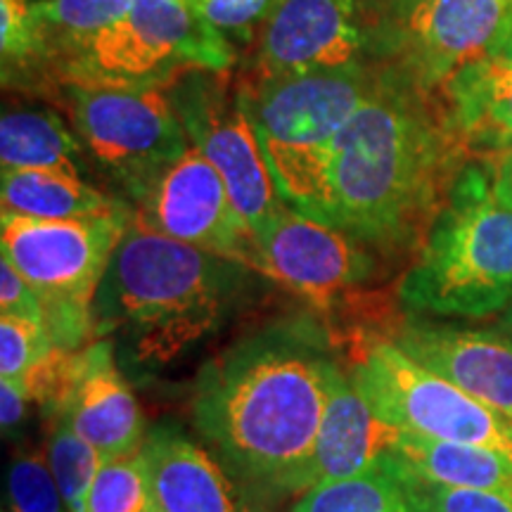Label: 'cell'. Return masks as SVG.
<instances>
[{"label": "cell", "mask_w": 512, "mask_h": 512, "mask_svg": "<svg viewBox=\"0 0 512 512\" xmlns=\"http://www.w3.org/2000/svg\"><path fill=\"white\" fill-rule=\"evenodd\" d=\"M339 370L316 318H275L204 363L192 420L238 482L261 494H299Z\"/></svg>", "instance_id": "obj_1"}, {"label": "cell", "mask_w": 512, "mask_h": 512, "mask_svg": "<svg viewBox=\"0 0 512 512\" xmlns=\"http://www.w3.org/2000/svg\"><path fill=\"white\" fill-rule=\"evenodd\" d=\"M465 143L430 88L389 64L332 143L313 219L399 249L432 226L463 171Z\"/></svg>", "instance_id": "obj_2"}, {"label": "cell", "mask_w": 512, "mask_h": 512, "mask_svg": "<svg viewBox=\"0 0 512 512\" xmlns=\"http://www.w3.org/2000/svg\"><path fill=\"white\" fill-rule=\"evenodd\" d=\"M245 264L152 230L133 214L93 302L95 339L117 337L136 368H162L226 323Z\"/></svg>", "instance_id": "obj_3"}, {"label": "cell", "mask_w": 512, "mask_h": 512, "mask_svg": "<svg viewBox=\"0 0 512 512\" xmlns=\"http://www.w3.org/2000/svg\"><path fill=\"white\" fill-rule=\"evenodd\" d=\"M415 313L486 318L512 304V207L484 164H465L401 283Z\"/></svg>", "instance_id": "obj_4"}, {"label": "cell", "mask_w": 512, "mask_h": 512, "mask_svg": "<svg viewBox=\"0 0 512 512\" xmlns=\"http://www.w3.org/2000/svg\"><path fill=\"white\" fill-rule=\"evenodd\" d=\"M380 67L328 69L259 79L242 88L266 166L285 204L316 214L332 143L373 95Z\"/></svg>", "instance_id": "obj_5"}, {"label": "cell", "mask_w": 512, "mask_h": 512, "mask_svg": "<svg viewBox=\"0 0 512 512\" xmlns=\"http://www.w3.org/2000/svg\"><path fill=\"white\" fill-rule=\"evenodd\" d=\"M131 221L126 207L81 219L0 216L3 256L36 292L55 349L79 351L95 337V294Z\"/></svg>", "instance_id": "obj_6"}, {"label": "cell", "mask_w": 512, "mask_h": 512, "mask_svg": "<svg viewBox=\"0 0 512 512\" xmlns=\"http://www.w3.org/2000/svg\"><path fill=\"white\" fill-rule=\"evenodd\" d=\"M233 48L197 5L133 0L131 10L69 64V83L164 88L190 72H226Z\"/></svg>", "instance_id": "obj_7"}, {"label": "cell", "mask_w": 512, "mask_h": 512, "mask_svg": "<svg viewBox=\"0 0 512 512\" xmlns=\"http://www.w3.org/2000/svg\"><path fill=\"white\" fill-rule=\"evenodd\" d=\"M349 375L396 430L486 448L512 460V422L456 382L420 366L392 339H368Z\"/></svg>", "instance_id": "obj_8"}, {"label": "cell", "mask_w": 512, "mask_h": 512, "mask_svg": "<svg viewBox=\"0 0 512 512\" xmlns=\"http://www.w3.org/2000/svg\"><path fill=\"white\" fill-rule=\"evenodd\" d=\"M67 91L88 152L133 195L192 147L164 88L69 83Z\"/></svg>", "instance_id": "obj_9"}, {"label": "cell", "mask_w": 512, "mask_h": 512, "mask_svg": "<svg viewBox=\"0 0 512 512\" xmlns=\"http://www.w3.org/2000/svg\"><path fill=\"white\" fill-rule=\"evenodd\" d=\"M512 0H384L373 34L382 64L444 88L465 64L494 50Z\"/></svg>", "instance_id": "obj_10"}, {"label": "cell", "mask_w": 512, "mask_h": 512, "mask_svg": "<svg viewBox=\"0 0 512 512\" xmlns=\"http://www.w3.org/2000/svg\"><path fill=\"white\" fill-rule=\"evenodd\" d=\"M223 72H190L174 83V107L190 145L216 166L254 238L290 209L275 188L242 91L230 93Z\"/></svg>", "instance_id": "obj_11"}, {"label": "cell", "mask_w": 512, "mask_h": 512, "mask_svg": "<svg viewBox=\"0 0 512 512\" xmlns=\"http://www.w3.org/2000/svg\"><path fill=\"white\" fill-rule=\"evenodd\" d=\"M136 216L152 230L204 252L256 268L259 247L254 233L230 197L216 166L190 147L164 166L136 195Z\"/></svg>", "instance_id": "obj_12"}, {"label": "cell", "mask_w": 512, "mask_h": 512, "mask_svg": "<svg viewBox=\"0 0 512 512\" xmlns=\"http://www.w3.org/2000/svg\"><path fill=\"white\" fill-rule=\"evenodd\" d=\"M256 247V271L318 306H328L342 292L366 283L375 268L368 245L294 209H285L256 238Z\"/></svg>", "instance_id": "obj_13"}, {"label": "cell", "mask_w": 512, "mask_h": 512, "mask_svg": "<svg viewBox=\"0 0 512 512\" xmlns=\"http://www.w3.org/2000/svg\"><path fill=\"white\" fill-rule=\"evenodd\" d=\"M370 43L358 0H278L261 27L259 76L356 67L366 64Z\"/></svg>", "instance_id": "obj_14"}, {"label": "cell", "mask_w": 512, "mask_h": 512, "mask_svg": "<svg viewBox=\"0 0 512 512\" xmlns=\"http://www.w3.org/2000/svg\"><path fill=\"white\" fill-rule=\"evenodd\" d=\"M48 420H64L102 460L131 456L145 439L143 413L131 384L119 373L114 342L95 339L64 358L62 392Z\"/></svg>", "instance_id": "obj_15"}, {"label": "cell", "mask_w": 512, "mask_h": 512, "mask_svg": "<svg viewBox=\"0 0 512 512\" xmlns=\"http://www.w3.org/2000/svg\"><path fill=\"white\" fill-rule=\"evenodd\" d=\"M389 339L512 422V337L503 330L406 320Z\"/></svg>", "instance_id": "obj_16"}, {"label": "cell", "mask_w": 512, "mask_h": 512, "mask_svg": "<svg viewBox=\"0 0 512 512\" xmlns=\"http://www.w3.org/2000/svg\"><path fill=\"white\" fill-rule=\"evenodd\" d=\"M140 456L150 512H254L223 463L174 425L152 427Z\"/></svg>", "instance_id": "obj_17"}, {"label": "cell", "mask_w": 512, "mask_h": 512, "mask_svg": "<svg viewBox=\"0 0 512 512\" xmlns=\"http://www.w3.org/2000/svg\"><path fill=\"white\" fill-rule=\"evenodd\" d=\"M396 434L399 430L375 413L354 377L342 368L332 382L316 451L302 477L299 494L373 470L392 451Z\"/></svg>", "instance_id": "obj_18"}, {"label": "cell", "mask_w": 512, "mask_h": 512, "mask_svg": "<svg viewBox=\"0 0 512 512\" xmlns=\"http://www.w3.org/2000/svg\"><path fill=\"white\" fill-rule=\"evenodd\" d=\"M448 114L467 150L482 155L512 145V60L484 55L444 86Z\"/></svg>", "instance_id": "obj_19"}, {"label": "cell", "mask_w": 512, "mask_h": 512, "mask_svg": "<svg viewBox=\"0 0 512 512\" xmlns=\"http://www.w3.org/2000/svg\"><path fill=\"white\" fill-rule=\"evenodd\" d=\"M389 456L432 482L512 496V460L496 451L434 441L399 430Z\"/></svg>", "instance_id": "obj_20"}, {"label": "cell", "mask_w": 512, "mask_h": 512, "mask_svg": "<svg viewBox=\"0 0 512 512\" xmlns=\"http://www.w3.org/2000/svg\"><path fill=\"white\" fill-rule=\"evenodd\" d=\"M0 200L3 211L31 219H81L121 207L81 176L46 169L3 171Z\"/></svg>", "instance_id": "obj_21"}, {"label": "cell", "mask_w": 512, "mask_h": 512, "mask_svg": "<svg viewBox=\"0 0 512 512\" xmlns=\"http://www.w3.org/2000/svg\"><path fill=\"white\" fill-rule=\"evenodd\" d=\"M3 171L46 169L81 176V145L62 117L46 110H8L0 121Z\"/></svg>", "instance_id": "obj_22"}, {"label": "cell", "mask_w": 512, "mask_h": 512, "mask_svg": "<svg viewBox=\"0 0 512 512\" xmlns=\"http://www.w3.org/2000/svg\"><path fill=\"white\" fill-rule=\"evenodd\" d=\"M384 458L363 475L309 489L290 512H413Z\"/></svg>", "instance_id": "obj_23"}, {"label": "cell", "mask_w": 512, "mask_h": 512, "mask_svg": "<svg viewBox=\"0 0 512 512\" xmlns=\"http://www.w3.org/2000/svg\"><path fill=\"white\" fill-rule=\"evenodd\" d=\"M131 3L133 0H36L41 53L55 43L76 57L100 31L126 17Z\"/></svg>", "instance_id": "obj_24"}, {"label": "cell", "mask_w": 512, "mask_h": 512, "mask_svg": "<svg viewBox=\"0 0 512 512\" xmlns=\"http://www.w3.org/2000/svg\"><path fill=\"white\" fill-rule=\"evenodd\" d=\"M46 458L69 512L86 510L88 494L102 467L98 451L83 441L69 422L50 420Z\"/></svg>", "instance_id": "obj_25"}, {"label": "cell", "mask_w": 512, "mask_h": 512, "mask_svg": "<svg viewBox=\"0 0 512 512\" xmlns=\"http://www.w3.org/2000/svg\"><path fill=\"white\" fill-rule=\"evenodd\" d=\"M384 460L406 491L413 512H512V496L439 484L415 475L413 470L396 463L389 453Z\"/></svg>", "instance_id": "obj_26"}, {"label": "cell", "mask_w": 512, "mask_h": 512, "mask_svg": "<svg viewBox=\"0 0 512 512\" xmlns=\"http://www.w3.org/2000/svg\"><path fill=\"white\" fill-rule=\"evenodd\" d=\"M83 512H150L147 475L140 451L100 467Z\"/></svg>", "instance_id": "obj_27"}, {"label": "cell", "mask_w": 512, "mask_h": 512, "mask_svg": "<svg viewBox=\"0 0 512 512\" xmlns=\"http://www.w3.org/2000/svg\"><path fill=\"white\" fill-rule=\"evenodd\" d=\"M10 512H69L48 458L41 451L22 453L8 467Z\"/></svg>", "instance_id": "obj_28"}, {"label": "cell", "mask_w": 512, "mask_h": 512, "mask_svg": "<svg viewBox=\"0 0 512 512\" xmlns=\"http://www.w3.org/2000/svg\"><path fill=\"white\" fill-rule=\"evenodd\" d=\"M55 351L41 320L0 316V380H24Z\"/></svg>", "instance_id": "obj_29"}, {"label": "cell", "mask_w": 512, "mask_h": 512, "mask_svg": "<svg viewBox=\"0 0 512 512\" xmlns=\"http://www.w3.org/2000/svg\"><path fill=\"white\" fill-rule=\"evenodd\" d=\"M0 50L3 72L41 53V31L31 0H0Z\"/></svg>", "instance_id": "obj_30"}, {"label": "cell", "mask_w": 512, "mask_h": 512, "mask_svg": "<svg viewBox=\"0 0 512 512\" xmlns=\"http://www.w3.org/2000/svg\"><path fill=\"white\" fill-rule=\"evenodd\" d=\"M278 5V0H197L202 17L226 38L249 41Z\"/></svg>", "instance_id": "obj_31"}, {"label": "cell", "mask_w": 512, "mask_h": 512, "mask_svg": "<svg viewBox=\"0 0 512 512\" xmlns=\"http://www.w3.org/2000/svg\"><path fill=\"white\" fill-rule=\"evenodd\" d=\"M0 313L43 323V309L36 292L5 256L0 259Z\"/></svg>", "instance_id": "obj_32"}, {"label": "cell", "mask_w": 512, "mask_h": 512, "mask_svg": "<svg viewBox=\"0 0 512 512\" xmlns=\"http://www.w3.org/2000/svg\"><path fill=\"white\" fill-rule=\"evenodd\" d=\"M29 403L31 396L24 380H0V422L8 439L22 427Z\"/></svg>", "instance_id": "obj_33"}, {"label": "cell", "mask_w": 512, "mask_h": 512, "mask_svg": "<svg viewBox=\"0 0 512 512\" xmlns=\"http://www.w3.org/2000/svg\"><path fill=\"white\" fill-rule=\"evenodd\" d=\"M482 164L484 169L489 171L491 185H494L496 195L512 207V145L484 155Z\"/></svg>", "instance_id": "obj_34"}, {"label": "cell", "mask_w": 512, "mask_h": 512, "mask_svg": "<svg viewBox=\"0 0 512 512\" xmlns=\"http://www.w3.org/2000/svg\"><path fill=\"white\" fill-rule=\"evenodd\" d=\"M489 55H503V57H510V60H512V3H510L508 19H505V27L501 31V36H498L494 50H491Z\"/></svg>", "instance_id": "obj_35"}, {"label": "cell", "mask_w": 512, "mask_h": 512, "mask_svg": "<svg viewBox=\"0 0 512 512\" xmlns=\"http://www.w3.org/2000/svg\"><path fill=\"white\" fill-rule=\"evenodd\" d=\"M501 330L505 332V335L512 337V304L505 309V316L501 318Z\"/></svg>", "instance_id": "obj_36"}, {"label": "cell", "mask_w": 512, "mask_h": 512, "mask_svg": "<svg viewBox=\"0 0 512 512\" xmlns=\"http://www.w3.org/2000/svg\"><path fill=\"white\" fill-rule=\"evenodd\" d=\"M183 3H190V5H197V0H183Z\"/></svg>", "instance_id": "obj_37"}]
</instances>
